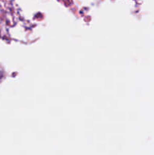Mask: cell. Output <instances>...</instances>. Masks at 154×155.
<instances>
[]
</instances>
